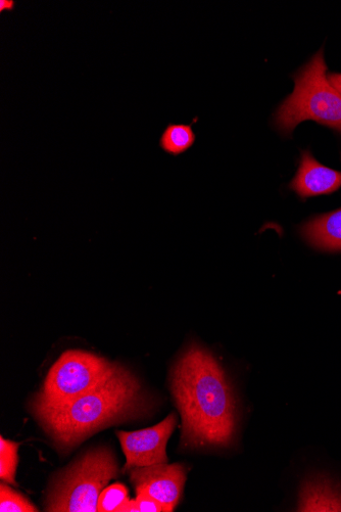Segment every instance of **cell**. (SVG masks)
<instances>
[{"mask_svg":"<svg viewBox=\"0 0 341 512\" xmlns=\"http://www.w3.org/2000/svg\"><path fill=\"white\" fill-rule=\"evenodd\" d=\"M302 236L313 247L341 251V208L312 218L301 228Z\"/></svg>","mask_w":341,"mask_h":512,"instance_id":"10","label":"cell"},{"mask_svg":"<svg viewBox=\"0 0 341 512\" xmlns=\"http://www.w3.org/2000/svg\"><path fill=\"white\" fill-rule=\"evenodd\" d=\"M341 188V172L321 165L310 151H303L296 177L289 184L302 200L331 195Z\"/></svg>","mask_w":341,"mask_h":512,"instance_id":"8","label":"cell"},{"mask_svg":"<svg viewBox=\"0 0 341 512\" xmlns=\"http://www.w3.org/2000/svg\"><path fill=\"white\" fill-rule=\"evenodd\" d=\"M16 8V2L14 0H2L0 2V13L13 12Z\"/></svg>","mask_w":341,"mask_h":512,"instance_id":"18","label":"cell"},{"mask_svg":"<svg viewBox=\"0 0 341 512\" xmlns=\"http://www.w3.org/2000/svg\"><path fill=\"white\" fill-rule=\"evenodd\" d=\"M118 476V461L110 448L89 450L56 475L48 490L45 510L97 512L102 492Z\"/></svg>","mask_w":341,"mask_h":512,"instance_id":"4","label":"cell"},{"mask_svg":"<svg viewBox=\"0 0 341 512\" xmlns=\"http://www.w3.org/2000/svg\"><path fill=\"white\" fill-rule=\"evenodd\" d=\"M298 511H341V488L321 477L307 480L300 491Z\"/></svg>","mask_w":341,"mask_h":512,"instance_id":"9","label":"cell"},{"mask_svg":"<svg viewBox=\"0 0 341 512\" xmlns=\"http://www.w3.org/2000/svg\"><path fill=\"white\" fill-rule=\"evenodd\" d=\"M128 498V489L122 484H114L106 488L97 504L99 512H115L116 509Z\"/></svg>","mask_w":341,"mask_h":512,"instance_id":"14","label":"cell"},{"mask_svg":"<svg viewBox=\"0 0 341 512\" xmlns=\"http://www.w3.org/2000/svg\"><path fill=\"white\" fill-rule=\"evenodd\" d=\"M329 82L331 85L340 93L341 95V74L340 73H329L327 75Z\"/></svg>","mask_w":341,"mask_h":512,"instance_id":"17","label":"cell"},{"mask_svg":"<svg viewBox=\"0 0 341 512\" xmlns=\"http://www.w3.org/2000/svg\"><path fill=\"white\" fill-rule=\"evenodd\" d=\"M176 426L177 416L172 413L155 427L136 432L118 431L117 436L126 456L124 472L168 463L166 447Z\"/></svg>","mask_w":341,"mask_h":512,"instance_id":"6","label":"cell"},{"mask_svg":"<svg viewBox=\"0 0 341 512\" xmlns=\"http://www.w3.org/2000/svg\"><path fill=\"white\" fill-rule=\"evenodd\" d=\"M196 138L192 124H169L161 136L160 147L164 152L178 156L189 150Z\"/></svg>","mask_w":341,"mask_h":512,"instance_id":"11","label":"cell"},{"mask_svg":"<svg viewBox=\"0 0 341 512\" xmlns=\"http://www.w3.org/2000/svg\"><path fill=\"white\" fill-rule=\"evenodd\" d=\"M326 72L322 48L292 76L295 90L274 114V125L283 135H290L304 121H315L341 134V95Z\"/></svg>","mask_w":341,"mask_h":512,"instance_id":"3","label":"cell"},{"mask_svg":"<svg viewBox=\"0 0 341 512\" xmlns=\"http://www.w3.org/2000/svg\"><path fill=\"white\" fill-rule=\"evenodd\" d=\"M18 450V443L6 440L4 437L0 438V478L13 486H17Z\"/></svg>","mask_w":341,"mask_h":512,"instance_id":"12","label":"cell"},{"mask_svg":"<svg viewBox=\"0 0 341 512\" xmlns=\"http://www.w3.org/2000/svg\"><path fill=\"white\" fill-rule=\"evenodd\" d=\"M170 389L182 417L183 448H227L234 442L237 407L216 357L193 343L171 370Z\"/></svg>","mask_w":341,"mask_h":512,"instance_id":"1","label":"cell"},{"mask_svg":"<svg viewBox=\"0 0 341 512\" xmlns=\"http://www.w3.org/2000/svg\"><path fill=\"white\" fill-rule=\"evenodd\" d=\"M136 502L140 512H168L160 501L148 493L137 494Z\"/></svg>","mask_w":341,"mask_h":512,"instance_id":"15","label":"cell"},{"mask_svg":"<svg viewBox=\"0 0 341 512\" xmlns=\"http://www.w3.org/2000/svg\"><path fill=\"white\" fill-rule=\"evenodd\" d=\"M186 480L187 470L180 463H159L130 471V482L136 493H148L168 512L174 511L179 504Z\"/></svg>","mask_w":341,"mask_h":512,"instance_id":"7","label":"cell"},{"mask_svg":"<svg viewBox=\"0 0 341 512\" xmlns=\"http://www.w3.org/2000/svg\"><path fill=\"white\" fill-rule=\"evenodd\" d=\"M0 511L37 512L38 509L22 494L2 484L0 485Z\"/></svg>","mask_w":341,"mask_h":512,"instance_id":"13","label":"cell"},{"mask_svg":"<svg viewBox=\"0 0 341 512\" xmlns=\"http://www.w3.org/2000/svg\"><path fill=\"white\" fill-rule=\"evenodd\" d=\"M115 512H140L136 500L131 501L127 498Z\"/></svg>","mask_w":341,"mask_h":512,"instance_id":"16","label":"cell"},{"mask_svg":"<svg viewBox=\"0 0 341 512\" xmlns=\"http://www.w3.org/2000/svg\"><path fill=\"white\" fill-rule=\"evenodd\" d=\"M118 363L82 350H68L52 366L31 411L61 406L109 378Z\"/></svg>","mask_w":341,"mask_h":512,"instance_id":"5","label":"cell"},{"mask_svg":"<svg viewBox=\"0 0 341 512\" xmlns=\"http://www.w3.org/2000/svg\"><path fill=\"white\" fill-rule=\"evenodd\" d=\"M151 407L138 379L118 364L109 378L83 395L32 413L58 451L67 455L97 432L140 420Z\"/></svg>","mask_w":341,"mask_h":512,"instance_id":"2","label":"cell"}]
</instances>
